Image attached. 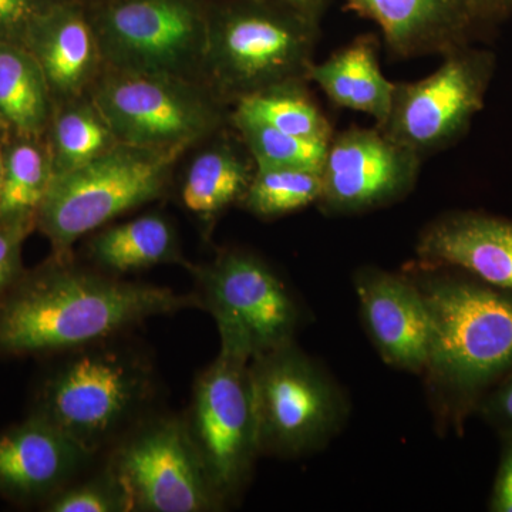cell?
<instances>
[{"mask_svg":"<svg viewBox=\"0 0 512 512\" xmlns=\"http://www.w3.org/2000/svg\"><path fill=\"white\" fill-rule=\"evenodd\" d=\"M191 308H198L195 293L126 281L73 256L52 255L0 298V355H62Z\"/></svg>","mask_w":512,"mask_h":512,"instance_id":"obj_1","label":"cell"},{"mask_svg":"<svg viewBox=\"0 0 512 512\" xmlns=\"http://www.w3.org/2000/svg\"><path fill=\"white\" fill-rule=\"evenodd\" d=\"M407 275L429 312L431 396L443 423L461 430L512 372V292L447 266L420 264Z\"/></svg>","mask_w":512,"mask_h":512,"instance_id":"obj_2","label":"cell"},{"mask_svg":"<svg viewBox=\"0 0 512 512\" xmlns=\"http://www.w3.org/2000/svg\"><path fill=\"white\" fill-rule=\"evenodd\" d=\"M126 336V335H124ZM33 414L103 456L150 413L157 394L153 362L123 336L57 355Z\"/></svg>","mask_w":512,"mask_h":512,"instance_id":"obj_3","label":"cell"},{"mask_svg":"<svg viewBox=\"0 0 512 512\" xmlns=\"http://www.w3.org/2000/svg\"><path fill=\"white\" fill-rule=\"evenodd\" d=\"M320 23L256 0H211L202 83L225 106L309 84Z\"/></svg>","mask_w":512,"mask_h":512,"instance_id":"obj_4","label":"cell"},{"mask_svg":"<svg viewBox=\"0 0 512 512\" xmlns=\"http://www.w3.org/2000/svg\"><path fill=\"white\" fill-rule=\"evenodd\" d=\"M184 151L119 143L82 167L55 175L37 212V231L53 255L72 256L80 238L164 197Z\"/></svg>","mask_w":512,"mask_h":512,"instance_id":"obj_5","label":"cell"},{"mask_svg":"<svg viewBox=\"0 0 512 512\" xmlns=\"http://www.w3.org/2000/svg\"><path fill=\"white\" fill-rule=\"evenodd\" d=\"M249 380L261 456L316 453L348 419L345 394L296 342L254 357Z\"/></svg>","mask_w":512,"mask_h":512,"instance_id":"obj_6","label":"cell"},{"mask_svg":"<svg viewBox=\"0 0 512 512\" xmlns=\"http://www.w3.org/2000/svg\"><path fill=\"white\" fill-rule=\"evenodd\" d=\"M198 308L210 313L220 333V352L251 362L295 342L302 311L288 286L261 256L224 249L212 261L188 265Z\"/></svg>","mask_w":512,"mask_h":512,"instance_id":"obj_7","label":"cell"},{"mask_svg":"<svg viewBox=\"0 0 512 512\" xmlns=\"http://www.w3.org/2000/svg\"><path fill=\"white\" fill-rule=\"evenodd\" d=\"M211 0H101L89 6L103 69L202 83Z\"/></svg>","mask_w":512,"mask_h":512,"instance_id":"obj_8","label":"cell"},{"mask_svg":"<svg viewBox=\"0 0 512 512\" xmlns=\"http://www.w3.org/2000/svg\"><path fill=\"white\" fill-rule=\"evenodd\" d=\"M89 94L128 146L188 150L229 121L227 106L204 83L178 77L103 69Z\"/></svg>","mask_w":512,"mask_h":512,"instance_id":"obj_9","label":"cell"},{"mask_svg":"<svg viewBox=\"0 0 512 512\" xmlns=\"http://www.w3.org/2000/svg\"><path fill=\"white\" fill-rule=\"evenodd\" d=\"M424 79L396 83L392 109L380 130L421 158L447 150L484 109L497 70L493 50L474 45L444 55Z\"/></svg>","mask_w":512,"mask_h":512,"instance_id":"obj_10","label":"cell"},{"mask_svg":"<svg viewBox=\"0 0 512 512\" xmlns=\"http://www.w3.org/2000/svg\"><path fill=\"white\" fill-rule=\"evenodd\" d=\"M185 427L225 507L251 481L259 453L249 362L220 352L194 387Z\"/></svg>","mask_w":512,"mask_h":512,"instance_id":"obj_11","label":"cell"},{"mask_svg":"<svg viewBox=\"0 0 512 512\" xmlns=\"http://www.w3.org/2000/svg\"><path fill=\"white\" fill-rule=\"evenodd\" d=\"M130 495L133 512H212V487L183 417L148 414L103 454Z\"/></svg>","mask_w":512,"mask_h":512,"instance_id":"obj_12","label":"cell"},{"mask_svg":"<svg viewBox=\"0 0 512 512\" xmlns=\"http://www.w3.org/2000/svg\"><path fill=\"white\" fill-rule=\"evenodd\" d=\"M423 158L387 137L379 127H349L330 138L320 210L356 215L390 207L416 187Z\"/></svg>","mask_w":512,"mask_h":512,"instance_id":"obj_13","label":"cell"},{"mask_svg":"<svg viewBox=\"0 0 512 512\" xmlns=\"http://www.w3.org/2000/svg\"><path fill=\"white\" fill-rule=\"evenodd\" d=\"M100 457L32 413L0 431V495L16 503L45 504Z\"/></svg>","mask_w":512,"mask_h":512,"instance_id":"obj_14","label":"cell"},{"mask_svg":"<svg viewBox=\"0 0 512 512\" xmlns=\"http://www.w3.org/2000/svg\"><path fill=\"white\" fill-rule=\"evenodd\" d=\"M353 285L380 357L394 369L423 373L429 359L430 319L413 279L365 266L356 271Z\"/></svg>","mask_w":512,"mask_h":512,"instance_id":"obj_15","label":"cell"},{"mask_svg":"<svg viewBox=\"0 0 512 512\" xmlns=\"http://www.w3.org/2000/svg\"><path fill=\"white\" fill-rule=\"evenodd\" d=\"M372 20L387 52L400 60L444 56L487 39L471 0H348Z\"/></svg>","mask_w":512,"mask_h":512,"instance_id":"obj_16","label":"cell"},{"mask_svg":"<svg viewBox=\"0 0 512 512\" xmlns=\"http://www.w3.org/2000/svg\"><path fill=\"white\" fill-rule=\"evenodd\" d=\"M421 265L447 266L512 292V218L484 211L446 212L421 231Z\"/></svg>","mask_w":512,"mask_h":512,"instance_id":"obj_17","label":"cell"},{"mask_svg":"<svg viewBox=\"0 0 512 512\" xmlns=\"http://www.w3.org/2000/svg\"><path fill=\"white\" fill-rule=\"evenodd\" d=\"M23 46L39 63L55 104L87 96L103 72L89 6L77 0L50 6L30 26Z\"/></svg>","mask_w":512,"mask_h":512,"instance_id":"obj_18","label":"cell"},{"mask_svg":"<svg viewBox=\"0 0 512 512\" xmlns=\"http://www.w3.org/2000/svg\"><path fill=\"white\" fill-rule=\"evenodd\" d=\"M309 83H315L336 106L372 117L377 127L389 117L396 87L384 76L375 35L356 37L328 59L313 63Z\"/></svg>","mask_w":512,"mask_h":512,"instance_id":"obj_19","label":"cell"},{"mask_svg":"<svg viewBox=\"0 0 512 512\" xmlns=\"http://www.w3.org/2000/svg\"><path fill=\"white\" fill-rule=\"evenodd\" d=\"M84 251L90 266L121 278L154 266L190 265L184 259L177 229L160 212L100 228Z\"/></svg>","mask_w":512,"mask_h":512,"instance_id":"obj_20","label":"cell"},{"mask_svg":"<svg viewBox=\"0 0 512 512\" xmlns=\"http://www.w3.org/2000/svg\"><path fill=\"white\" fill-rule=\"evenodd\" d=\"M204 148L188 165L180 198L185 210L202 225H212L247 194L255 164L252 158L220 137Z\"/></svg>","mask_w":512,"mask_h":512,"instance_id":"obj_21","label":"cell"},{"mask_svg":"<svg viewBox=\"0 0 512 512\" xmlns=\"http://www.w3.org/2000/svg\"><path fill=\"white\" fill-rule=\"evenodd\" d=\"M0 217L36 224L53 180L45 136L12 131L0 143Z\"/></svg>","mask_w":512,"mask_h":512,"instance_id":"obj_22","label":"cell"},{"mask_svg":"<svg viewBox=\"0 0 512 512\" xmlns=\"http://www.w3.org/2000/svg\"><path fill=\"white\" fill-rule=\"evenodd\" d=\"M53 107L45 74L32 53L18 43L0 42V114L12 131L45 136Z\"/></svg>","mask_w":512,"mask_h":512,"instance_id":"obj_23","label":"cell"},{"mask_svg":"<svg viewBox=\"0 0 512 512\" xmlns=\"http://www.w3.org/2000/svg\"><path fill=\"white\" fill-rule=\"evenodd\" d=\"M45 138L53 177L82 167L119 144L90 94L56 103Z\"/></svg>","mask_w":512,"mask_h":512,"instance_id":"obj_24","label":"cell"},{"mask_svg":"<svg viewBox=\"0 0 512 512\" xmlns=\"http://www.w3.org/2000/svg\"><path fill=\"white\" fill-rule=\"evenodd\" d=\"M232 113L309 140L330 141L335 134L325 111L308 92V84H288L252 94L235 103Z\"/></svg>","mask_w":512,"mask_h":512,"instance_id":"obj_25","label":"cell"},{"mask_svg":"<svg viewBox=\"0 0 512 512\" xmlns=\"http://www.w3.org/2000/svg\"><path fill=\"white\" fill-rule=\"evenodd\" d=\"M322 177L318 170L255 165L241 205L255 217L274 220L318 204Z\"/></svg>","mask_w":512,"mask_h":512,"instance_id":"obj_26","label":"cell"},{"mask_svg":"<svg viewBox=\"0 0 512 512\" xmlns=\"http://www.w3.org/2000/svg\"><path fill=\"white\" fill-rule=\"evenodd\" d=\"M229 123L238 131L255 165L322 170L329 141L291 136L234 113L229 116Z\"/></svg>","mask_w":512,"mask_h":512,"instance_id":"obj_27","label":"cell"},{"mask_svg":"<svg viewBox=\"0 0 512 512\" xmlns=\"http://www.w3.org/2000/svg\"><path fill=\"white\" fill-rule=\"evenodd\" d=\"M43 507L49 512H133L126 487L103 456L99 467L89 468Z\"/></svg>","mask_w":512,"mask_h":512,"instance_id":"obj_28","label":"cell"},{"mask_svg":"<svg viewBox=\"0 0 512 512\" xmlns=\"http://www.w3.org/2000/svg\"><path fill=\"white\" fill-rule=\"evenodd\" d=\"M35 229L33 222L0 217V298L25 274L23 244Z\"/></svg>","mask_w":512,"mask_h":512,"instance_id":"obj_29","label":"cell"},{"mask_svg":"<svg viewBox=\"0 0 512 512\" xmlns=\"http://www.w3.org/2000/svg\"><path fill=\"white\" fill-rule=\"evenodd\" d=\"M59 0H0V42L23 45L33 22Z\"/></svg>","mask_w":512,"mask_h":512,"instance_id":"obj_30","label":"cell"},{"mask_svg":"<svg viewBox=\"0 0 512 512\" xmlns=\"http://www.w3.org/2000/svg\"><path fill=\"white\" fill-rule=\"evenodd\" d=\"M497 433L500 437V460L488 501V510L512 512V427Z\"/></svg>","mask_w":512,"mask_h":512,"instance_id":"obj_31","label":"cell"},{"mask_svg":"<svg viewBox=\"0 0 512 512\" xmlns=\"http://www.w3.org/2000/svg\"><path fill=\"white\" fill-rule=\"evenodd\" d=\"M476 414L495 431L512 427V372L488 393Z\"/></svg>","mask_w":512,"mask_h":512,"instance_id":"obj_32","label":"cell"},{"mask_svg":"<svg viewBox=\"0 0 512 512\" xmlns=\"http://www.w3.org/2000/svg\"><path fill=\"white\" fill-rule=\"evenodd\" d=\"M471 6L487 37L512 18V0H471Z\"/></svg>","mask_w":512,"mask_h":512,"instance_id":"obj_33","label":"cell"},{"mask_svg":"<svg viewBox=\"0 0 512 512\" xmlns=\"http://www.w3.org/2000/svg\"><path fill=\"white\" fill-rule=\"evenodd\" d=\"M256 2L320 23V19L332 5L333 0H256Z\"/></svg>","mask_w":512,"mask_h":512,"instance_id":"obj_34","label":"cell"},{"mask_svg":"<svg viewBox=\"0 0 512 512\" xmlns=\"http://www.w3.org/2000/svg\"><path fill=\"white\" fill-rule=\"evenodd\" d=\"M10 133H12V128H10L8 121L3 119L2 114H0V143H2Z\"/></svg>","mask_w":512,"mask_h":512,"instance_id":"obj_35","label":"cell"},{"mask_svg":"<svg viewBox=\"0 0 512 512\" xmlns=\"http://www.w3.org/2000/svg\"><path fill=\"white\" fill-rule=\"evenodd\" d=\"M77 2H82V3H84V5L92 6V5H96V3L101 2V0H77Z\"/></svg>","mask_w":512,"mask_h":512,"instance_id":"obj_36","label":"cell"},{"mask_svg":"<svg viewBox=\"0 0 512 512\" xmlns=\"http://www.w3.org/2000/svg\"><path fill=\"white\" fill-rule=\"evenodd\" d=\"M0 180H2V168H0Z\"/></svg>","mask_w":512,"mask_h":512,"instance_id":"obj_37","label":"cell"}]
</instances>
